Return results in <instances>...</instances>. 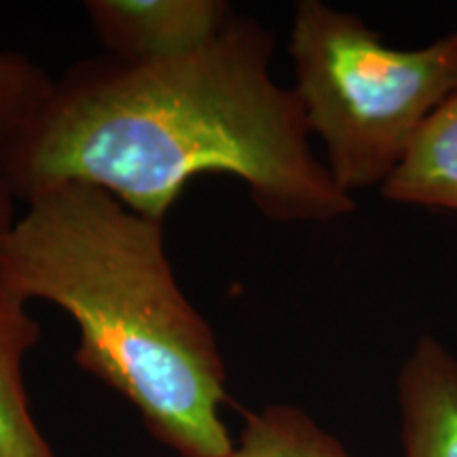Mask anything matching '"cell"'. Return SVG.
<instances>
[{
    "instance_id": "30bf717a",
    "label": "cell",
    "mask_w": 457,
    "mask_h": 457,
    "mask_svg": "<svg viewBox=\"0 0 457 457\" xmlns=\"http://www.w3.org/2000/svg\"><path fill=\"white\" fill-rule=\"evenodd\" d=\"M17 219H20L17 216V199L9 191V187L4 185L3 179H0V239L13 228Z\"/></svg>"
},
{
    "instance_id": "ba28073f",
    "label": "cell",
    "mask_w": 457,
    "mask_h": 457,
    "mask_svg": "<svg viewBox=\"0 0 457 457\" xmlns=\"http://www.w3.org/2000/svg\"><path fill=\"white\" fill-rule=\"evenodd\" d=\"M233 457H350L339 438L293 404L244 415Z\"/></svg>"
},
{
    "instance_id": "6da1fadb",
    "label": "cell",
    "mask_w": 457,
    "mask_h": 457,
    "mask_svg": "<svg viewBox=\"0 0 457 457\" xmlns=\"http://www.w3.org/2000/svg\"><path fill=\"white\" fill-rule=\"evenodd\" d=\"M273 51L271 28L236 13L205 47L174 60L72 62L30 121L0 145V179L17 202L81 182L155 220L202 174L242 180L276 222L356 212L313 155L295 89L273 81Z\"/></svg>"
},
{
    "instance_id": "8992f818",
    "label": "cell",
    "mask_w": 457,
    "mask_h": 457,
    "mask_svg": "<svg viewBox=\"0 0 457 457\" xmlns=\"http://www.w3.org/2000/svg\"><path fill=\"white\" fill-rule=\"evenodd\" d=\"M38 339L41 324L0 271V457H55L24 384V360Z\"/></svg>"
},
{
    "instance_id": "7a4b0ae2",
    "label": "cell",
    "mask_w": 457,
    "mask_h": 457,
    "mask_svg": "<svg viewBox=\"0 0 457 457\" xmlns=\"http://www.w3.org/2000/svg\"><path fill=\"white\" fill-rule=\"evenodd\" d=\"M26 205L0 239V271L15 293L74 320L77 367L128 400L159 443L179 457H233L220 415L225 360L174 276L165 220L81 182Z\"/></svg>"
},
{
    "instance_id": "5b68a950",
    "label": "cell",
    "mask_w": 457,
    "mask_h": 457,
    "mask_svg": "<svg viewBox=\"0 0 457 457\" xmlns=\"http://www.w3.org/2000/svg\"><path fill=\"white\" fill-rule=\"evenodd\" d=\"M404 457H457V358L430 335L420 337L398 373Z\"/></svg>"
},
{
    "instance_id": "9c48e42d",
    "label": "cell",
    "mask_w": 457,
    "mask_h": 457,
    "mask_svg": "<svg viewBox=\"0 0 457 457\" xmlns=\"http://www.w3.org/2000/svg\"><path fill=\"white\" fill-rule=\"evenodd\" d=\"M54 77L24 54L0 51V145L15 136L41 108Z\"/></svg>"
},
{
    "instance_id": "3957f363",
    "label": "cell",
    "mask_w": 457,
    "mask_h": 457,
    "mask_svg": "<svg viewBox=\"0 0 457 457\" xmlns=\"http://www.w3.org/2000/svg\"><path fill=\"white\" fill-rule=\"evenodd\" d=\"M288 51L310 131L347 195L381 188L421 125L457 91V32L394 49L356 13L322 0L295 4Z\"/></svg>"
},
{
    "instance_id": "277c9868",
    "label": "cell",
    "mask_w": 457,
    "mask_h": 457,
    "mask_svg": "<svg viewBox=\"0 0 457 457\" xmlns=\"http://www.w3.org/2000/svg\"><path fill=\"white\" fill-rule=\"evenodd\" d=\"M83 9L104 54L129 64L193 54L236 17L225 0H87Z\"/></svg>"
},
{
    "instance_id": "52a82bcc",
    "label": "cell",
    "mask_w": 457,
    "mask_h": 457,
    "mask_svg": "<svg viewBox=\"0 0 457 457\" xmlns=\"http://www.w3.org/2000/svg\"><path fill=\"white\" fill-rule=\"evenodd\" d=\"M387 202L457 212V91L417 131L407 155L381 185Z\"/></svg>"
}]
</instances>
